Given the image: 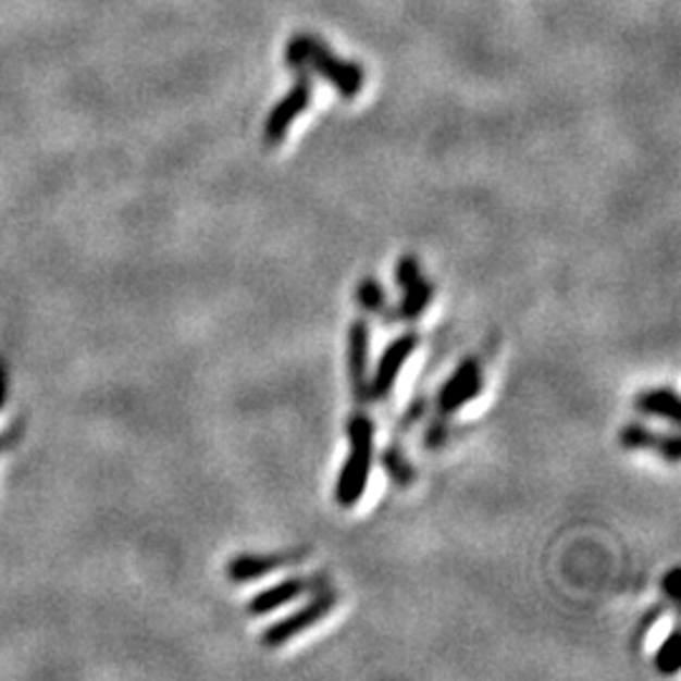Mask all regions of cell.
Returning <instances> with one entry per match:
<instances>
[{"label":"cell","instance_id":"cell-1","mask_svg":"<svg viewBox=\"0 0 681 681\" xmlns=\"http://www.w3.org/2000/svg\"><path fill=\"white\" fill-rule=\"evenodd\" d=\"M285 61L293 69H313L323 82H329L346 99H354L363 89V69L338 59L321 38L311 34L290 38L288 49H285Z\"/></svg>","mask_w":681,"mask_h":681},{"label":"cell","instance_id":"cell-16","mask_svg":"<svg viewBox=\"0 0 681 681\" xmlns=\"http://www.w3.org/2000/svg\"><path fill=\"white\" fill-rule=\"evenodd\" d=\"M679 578H681V570L679 568H671L667 578H664V593H667L671 604H679L681 600V591H679Z\"/></svg>","mask_w":681,"mask_h":681},{"label":"cell","instance_id":"cell-12","mask_svg":"<svg viewBox=\"0 0 681 681\" xmlns=\"http://www.w3.org/2000/svg\"><path fill=\"white\" fill-rule=\"evenodd\" d=\"M633 407L641 414L656 417V419H667L671 424H679V397L674 389H652L639 394Z\"/></svg>","mask_w":681,"mask_h":681},{"label":"cell","instance_id":"cell-5","mask_svg":"<svg viewBox=\"0 0 681 681\" xmlns=\"http://www.w3.org/2000/svg\"><path fill=\"white\" fill-rule=\"evenodd\" d=\"M397 285L404 290L399 315L404 321L419 319L430 308L434 288L422 275V268H419L414 256H404L397 263Z\"/></svg>","mask_w":681,"mask_h":681},{"label":"cell","instance_id":"cell-8","mask_svg":"<svg viewBox=\"0 0 681 681\" xmlns=\"http://www.w3.org/2000/svg\"><path fill=\"white\" fill-rule=\"evenodd\" d=\"M323 585H326V581H323V575L285 578V581L271 585V589H265L263 593H258V596H252L250 604H248V614L250 616H265V614L275 611V608L290 604V600L306 596V593L321 591Z\"/></svg>","mask_w":681,"mask_h":681},{"label":"cell","instance_id":"cell-11","mask_svg":"<svg viewBox=\"0 0 681 681\" xmlns=\"http://www.w3.org/2000/svg\"><path fill=\"white\" fill-rule=\"evenodd\" d=\"M621 445L626 449H654V453L664 455V459L677 465L681 459V439L679 434H659L652 432L644 424H629L621 432Z\"/></svg>","mask_w":681,"mask_h":681},{"label":"cell","instance_id":"cell-9","mask_svg":"<svg viewBox=\"0 0 681 681\" xmlns=\"http://www.w3.org/2000/svg\"><path fill=\"white\" fill-rule=\"evenodd\" d=\"M304 556H306V550L265 553V556H258V553H243V556H235L227 564V578L235 583H250V581H256V578L273 573V570L300 564V558Z\"/></svg>","mask_w":681,"mask_h":681},{"label":"cell","instance_id":"cell-7","mask_svg":"<svg viewBox=\"0 0 681 681\" xmlns=\"http://www.w3.org/2000/svg\"><path fill=\"white\" fill-rule=\"evenodd\" d=\"M311 97H313L311 82H308V78H300V82H296V86L285 94L278 104L271 109V114H268L265 119L268 145H278V141H283L285 132L290 129V124L306 112L308 104H311Z\"/></svg>","mask_w":681,"mask_h":681},{"label":"cell","instance_id":"cell-3","mask_svg":"<svg viewBox=\"0 0 681 681\" xmlns=\"http://www.w3.org/2000/svg\"><path fill=\"white\" fill-rule=\"evenodd\" d=\"M338 596L334 591H315V598L311 604H306L298 611H293L285 619L275 621L273 626H268L263 633V646L268 648H278L283 644H288L290 639H296L298 633H304L308 629H313L315 623H321L326 616L334 611Z\"/></svg>","mask_w":681,"mask_h":681},{"label":"cell","instance_id":"cell-10","mask_svg":"<svg viewBox=\"0 0 681 681\" xmlns=\"http://www.w3.org/2000/svg\"><path fill=\"white\" fill-rule=\"evenodd\" d=\"M367 367H369V326L363 321H356L351 331H348V376H351L356 399L361 401H371Z\"/></svg>","mask_w":681,"mask_h":681},{"label":"cell","instance_id":"cell-4","mask_svg":"<svg viewBox=\"0 0 681 681\" xmlns=\"http://www.w3.org/2000/svg\"><path fill=\"white\" fill-rule=\"evenodd\" d=\"M482 392V367L478 359H465L453 371V376L442 384L437 394V411L442 417H449L467 407Z\"/></svg>","mask_w":681,"mask_h":681},{"label":"cell","instance_id":"cell-14","mask_svg":"<svg viewBox=\"0 0 681 681\" xmlns=\"http://www.w3.org/2000/svg\"><path fill=\"white\" fill-rule=\"evenodd\" d=\"M656 669L664 671V674H677L681 667V646H679V633L671 631L669 639L664 641L659 652H656Z\"/></svg>","mask_w":681,"mask_h":681},{"label":"cell","instance_id":"cell-2","mask_svg":"<svg viewBox=\"0 0 681 681\" xmlns=\"http://www.w3.org/2000/svg\"><path fill=\"white\" fill-rule=\"evenodd\" d=\"M348 459L336 482V503L340 508H354L367 493L371 462H374V422L356 411L348 419Z\"/></svg>","mask_w":681,"mask_h":681},{"label":"cell","instance_id":"cell-13","mask_svg":"<svg viewBox=\"0 0 681 681\" xmlns=\"http://www.w3.org/2000/svg\"><path fill=\"white\" fill-rule=\"evenodd\" d=\"M384 467L389 472V478L394 480V485L399 487H409L411 480H414V470H411L409 459L404 457V453L399 447H389L384 453Z\"/></svg>","mask_w":681,"mask_h":681},{"label":"cell","instance_id":"cell-15","mask_svg":"<svg viewBox=\"0 0 681 681\" xmlns=\"http://www.w3.org/2000/svg\"><path fill=\"white\" fill-rule=\"evenodd\" d=\"M356 296H359V304L367 308L369 313H379L386 308V296L384 288L374 278H363L356 288Z\"/></svg>","mask_w":681,"mask_h":681},{"label":"cell","instance_id":"cell-6","mask_svg":"<svg viewBox=\"0 0 681 681\" xmlns=\"http://www.w3.org/2000/svg\"><path fill=\"white\" fill-rule=\"evenodd\" d=\"M419 344L417 334H404L399 338H394L389 346H386V351L382 354V359H379L376 363V371H374V379L369 382V394L371 399H386L394 389V384H397V379L401 374L404 363H407V359L411 354H414V348Z\"/></svg>","mask_w":681,"mask_h":681}]
</instances>
